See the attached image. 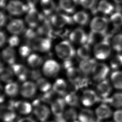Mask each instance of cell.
Instances as JSON below:
<instances>
[{"mask_svg": "<svg viewBox=\"0 0 122 122\" xmlns=\"http://www.w3.org/2000/svg\"><path fill=\"white\" fill-rule=\"evenodd\" d=\"M67 76L69 81L76 89L84 87L87 85L88 79L79 68L72 67L66 71Z\"/></svg>", "mask_w": 122, "mask_h": 122, "instance_id": "6da1fadb", "label": "cell"}, {"mask_svg": "<svg viewBox=\"0 0 122 122\" xmlns=\"http://www.w3.org/2000/svg\"><path fill=\"white\" fill-rule=\"evenodd\" d=\"M57 56L63 61L71 60L75 55V51L71 43L67 40L59 43L55 47Z\"/></svg>", "mask_w": 122, "mask_h": 122, "instance_id": "7a4b0ae2", "label": "cell"}, {"mask_svg": "<svg viewBox=\"0 0 122 122\" xmlns=\"http://www.w3.org/2000/svg\"><path fill=\"white\" fill-rule=\"evenodd\" d=\"M45 18L35 8H30L27 12L25 19L26 23L31 28L38 27Z\"/></svg>", "mask_w": 122, "mask_h": 122, "instance_id": "3957f363", "label": "cell"}, {"mask_svg": "<svg viewBox=\"0 0 122 122\" xmlns=\"http://www.w3.org/2000/svg\"><path fill=\"white\" fill-rule=\"evenodd\" d=\"M111 48L109 41L103 40L96 43L93 49L95 58L99 60H105L110 55Z\"/></svg>", "mask_w": 122, "mask_h": 122, "instance_id": "277c9868", "label": "cell"}, {"mask_svg": "<svg viewBox=\"0 0 122 122\" xmlns=\"http://www.w3.org/2000/svg\"><path fill=\"white\" fill-rule=\"evenodd\" d=\"M108 25V20L105 17H95L91 21L90 27L91 31L104 35L106 33Z\"/></svg>", "mask_w": 122, "mask_h": 122, "instance_id": "5b68a950", "label": "cell"}, {"mask_svg": "<svg viewBox=\"0 0 122 122\" xmlns=\"http://www.w3.org/2000/svg\"><path fill=\"white\" fill-rule=\"evenodd\" d=\"M30 46L34 51L46 52L49 51L51 48V39L45 37H37L32 41Z\"/></svg>", "mask_w": 122, "mask_h": 122, "instance_id": "8992f818", "label": "cell"}, {"mask_svg": "<svg viewBox=\"0 0 122 122\" xmlns=\"http://www.w3.org/2000/svg\"><path fill=\"white\" fill-rule=\"evenodd\" d=\"M8 12L12 15L19 16L27 12L29 8L25 4L18 0H11L9 1L6 6Z\"/></svg>", "mask_w": 122, "mask_h": 122, "instance_id": "52a82bcc", "label": "cell"}, {"mask_svg": "<svg viewBox=\"0 0 122 122\" xmlns=\"http://www.w3.org/2000/svg\"><path fill=\"white\" fill-rule=\"evenodd\" d=\"M50 20L52 25L57 28H61L66 25L71 24L73 21L72 18L69 15L59 13L51 15Z\"/></svg>", "mask_w": 122, "mask_h": 122, "instance_id": "ba28073f", "label": "cell"}, {"mask_svg": "<svg viewBox=\"0 0 122 122\" xmlns=\"http://www.w3.org/2000/svg\"><path fill=\"white\" fill-rule=\"evenodd\" d=\"M60 70V64L53 60H48L43 64L42 72L49 77H54L57 75Z\"/></svg>", "mask_w": 122, "mask_h": 122, "instance_id": "9c48e42d", "label": "cell"}, {"mask_svg": "<svg viewBox=\"0 0 122 122\" xmlns=\"http://www.w3.org/2000/svg\"><path fill=\"white\" fill-rule=\"evenodd\" d=\"M100 101H101V99L98 94L91 89L84 90L81 98V103L86 107L91 106Z\"/></svg>", "mask_w": 122, "mask_h": 122, "instance_id": "30bf717a", "label": "cell"}, {"mask_svg": "<svg viewBox=\"0 0 122 122\" xmlns=\"http://www.w3.org/2000/svg\"><path fill=\"white\" fill-rule=\"evenodd\" d=\"M69 37L71 42L78 44L83 45L87 43L88 41V35L80 28L73 30L70 33Z\"/></svg>", "mask_w": 122, "mask_h": 122, "instance_id": "8fae6325", "label": "cell"}, {"mask_svg": "<svg viewBox=\"0 0 122 122\" xmlns=\"http://www.w3.org/2000/svg\"><path fill=\"white\" fill-rule=\"evenodd\" d=\"M109 72V68L105 64L97 63L92 73L93 79L95 81L98 82L104 80L107 77Z\"/></svg>", "mask_w": 122, "mask_h": 122, "instance_id": "7c38bea8", "label": "cell"}, {"mask_svg": "<svg viewBox=\"0 0 122 122\" xmlns=\"http://www.w3.org/2000/svg\"><path fill=\"white\" fill-rule=\"evenodd\" d=\"M15 109L13 106L8 103L1 105L0 107V118L4 122H13L16 119Z\"/></svg>", "mask_w": 122, "mask_h": 122, "instance_id": "4fadbf2b", "label": "cell"}, {"mask_svg": "<svg viewBox=\"0 0 122 122\" xmlns=\"http://www.w3.org/2000/svg\"><path fill=\"white\" fill-rule=\"evenodd\" d=\"M7 29L13 35H19L22 33L25 29L23 21L19 19H15L10 20L7 26Z\"/></svg>", "mask_w": 122, "mask_h": 122, "instance_id": "5bb4252c", "label": "cell"}, {"mask_svg": "<svg viewBox=\"0 0 122 122\" xmlns=\"http://www.w3.org/2000/svg\"><path fill=\"white\" fill-rule=\"evenodd\" d=\"M37 89L36 83L31 81H25L20 87V94L24 98H30L34 96Z\"/></svg>", "mask_w": 122, "mask_h": 122, "instance_id": "9a60e30c", "label": "cell"}, {"mask_svg": "<svg viewBox=\"0 0 122 122\" xmlns=\"http://www.w3.org/2000/svg\"><path fill=\"white\" fill-rule=\"evenodd\" d=\"M96 91L101 101L108 98L112 91V87L109 81L105 79L99 82L96 87Z\"/></svg>", "mask_w": 122, "mask_h": 122, "instance_id": "2e32d148", "label": "cell"}, {"mask_svg": "<svg viewBox=\"0 0 122 122\" xmlns=\"http://www.w3.org/2000/svg\"><path fill=\"white\" fill-rule=\"evenodd\" d=\"M11 68L14 74L20 81H25L29 77L30 71L26 66L21 64L15 63L11 66Z\"/></svg>", "mask_w": 122, "mask_h": 122, "instance_id": "e0dca14e", "label": "cell"}, {"mask_svg": "<svg viewBox=\"0 0 122 122\" xmlns=\"http://www.w3.org/2000/svg\"><path fill=\"white\" fill-rule=\"evenodd\" d=\"M50 20L44 19L37 27V32L38 35L51 39L53 36V30Z\"/></svg>", "mask_w": 122, "mask_h": 122, "instance_id": "ac0fdd59", "label": "cell"}, {"mask_svg": "<svg viewBox=\"0 0 122 122\" xmlns=\"http://www.w3.org/2000/svg\"><path fill=\"white\" fill-rule=\"evenodd\" d=\"M66 102L64 98L56 99L51 104V110L55 117H60L63 115Z\"/></svg>", "mask_w": 122, "mask_h": 122, "instance_id": "d6986e66", "label": "cell"}, {"mask_svg": "<svg viewBox=\"0 0 122 122\" xmlns=\"http://www.w3.org/2000/svg\"><path fill=\"white\" fill-rule=\"evenodd\" d=\"M33 113L40 121L45 122L50 116V111L46 105L40 104L34 107Z\"/></svg>", "mask_w": 122, "mask_h": 122, "instance_id": "ffe728a7", "label": "cell"}, {"mask_svg": "<svg viewBox=\"0 0 122 122\" xmlns=\"http://www.w3.org/2000/svg\"><path fill=\"white\" fill-rule=\"evenodd\" d=\"M94 59L89 58L81 60L79 64V69L86 75L92 73V71L97 64Z\"/></svg>", "mask_w": 122, "mask_h": 122, "instance_id": "44dd1931", "label": "cell"}, {"mask_svg": "<svg viewBox=\"0 0 122 122\" xmlns=\"http://www.w3.org/2000/svg\"><path fill=\"white\" fill-rule=\"evenodd\" d=\"M1 57L6 63L10 66L15 64L16 61V53L13 47L8 46L5 48L1 52Z\"/></svg>", "mask_w": 122, "mask_h": 122, "instance_id": "7402d4cb", "label": "cell"}, {"mask_svg": "<svg viewBox=\"0 0 122 122\" xmlns=\"http://www.w3.org/2000/svg\"><path fill=\"white\" fill-rule=\"evenodd\" d=\"M112 114L111 109L106 103H104L101 104L95 110V114L97 118L100 121L110 118Z\"/></svg>", "mask_w": 122, "mask_h": 122, "instance_id": "603a6c76", "label": "cell"}, {"mask_svg": "<svg viewBox=\"0 0 122 122\" xmlns=\"http://www.w3.org/2000/svg\"><path fill=\"white\" fill-rule=\"evenodd\" d=\"M52 88L54 92L60 96H64L67 93V84L62 79H58L56 80Z\"/></svg>", "mask_w": 122, "mask_h": 122, "instance_id": "cb8c5ba5", "label": "cell"}, {"mask_svg": "<svg viewBox=\"0 0 122 122\" xmlns=\"http://www.w3.org/2000/svg\"><path fill=\"white\" fill-rule=\"evenodd\" d=\"M13 106L15 110L22 114H28L31 112L32 105L26 101H18L14 102Z\"/></svg>", "mask_w": 122, "mask_h": 122, "instance_id": "d4e9b609", "label": "cell"}, {"mask_svg": "<svg viewBox=\"0 0 122 122\" xmlns=\"http://www.w3.org/2000/svg\"><path fill=\"white\" fill-rule=\"evenodd\" d=\"M78 1V0H60L59 6L66 13H72L76 9Z\"/></svg>", "mask_w": 122, "mask_h": 122, "instance_id": "484cf974", "label": "cell"}, {"mask_svg": "<svg viewBox=\"0 0 122 122\" xmlns=\"http://www.w3.org/2000/svg\"><path fill=\"white\" fill-rule=\"evenodd\" d=\"M79 122H95L94 114L92 111L89 109H82L78 114Z\"/></svg>", "mask_w": 122, "mask_h": 122, "instance_id": "4316f807", "label": "cell"}, {"mask_svg": "<svg viewBox=\"0 0 122 122\" xmlns=\"http://www.w3.org/2000/svg\"><path fill=\"white\" fill-rule=\"evenodd\" d=\"M40 4L45 15L52 14L56 9V5L53 0H41Z\"/></svg>", "mask_w": 122, "mask_h": 122, "instance_id": "83f0119b", "label": "cell"}, {"mask_svg": "<svg viewBox=\"0 0 122 122\" xmlns=\"http://www.w3.org/2000/svg\"><path fill=\"white\" fill-rule=\"evenodd\" d=\"M14 72L10 68H4L1 65L0 78L1 80L6 83L12 82L14 78Z\"/></svg>", "mask_w": 122, "mask_h": 122, "instance_id": "f1b7e54d", "label": "cell"}, {"mask_svg": "<svg viewBox=\"0 0 122 122\" xmlns=\"http://www.w3.org/2000/svg\"><path fill=\"white\" fill-rule=\"evenodd\" d=\"M77 55L81 60L90 58L91 49L90 44L88 43L81 45L77 50Z\"/></svg>", "mask_w": 122, "mask_h": 122, "instance_id": "f546056e", "label": "cell"}, {"mask_svg": "<svg viewBox=\"0 0 122 122\" xmlns=\"http://www.w3.org/2000/svg\"><path fill=\"white\" fill-rule=\"evenodd\" d=\"M64 99L66 103L71 106L73 107L79 106V99L75 92L71 91L67 93L64 96Z\"/></svg>", "mask_w": 122, "mask_h": 122, "instance_id": "4dcf8cb0", "label": "cell"}, {"mask_svg": "<svg viewBox=\"0 0 122 122\" xmlns=\"http://www.w3.org/2000/svg\"><path fill=\"white\" fill-rule=\"evenodd\" d=\"M73 21L81 25H86L89 20L88 14L84 11H80L75 13L72 16Z\"/></svg>", "mask_w": 122, "mask_h": 122, "instance_id": "1f68e13d", "label": "cell"}, {"mask_svg": "<svg viewBox=\"0 0 122 122\" xmlns=\"http://www.w3.org/2000/svg\"><path fill=\"white\" fill-rule=\"evenodd\" d=\"M114 10V7L106 0H102L98 4L96 10L105 14H111Z\"/></svg>", "mask_w": 122, "mask_h": 122, "instance_id": "d6a6232c", "label": "cell"}, {"mask_svg": "<svg viewBox=\"0 0 122 122\" xmlns=\"http://www.w3.org/2000/svg\"><path fill=\"white\" fill-rule=\"evenodd\" d=\"M19 86L16 82H10L7 83L5 87V92L10 97H16L19 92Z\"/></svg>", "mask_w": 122, "mask_h": 122, "instance_id": "836d02e7", "label": "cell"}, {"mask_svg": "<svg viewBox=\"0 0 122 122\" xmlns=\"http://www.w3.org/2000/svg\"><path fill=\"white\" fill-rule=\"evenodd\" d=\"M43 62L42 57L36 54H31L27 58L28 65L32 68H37L40 66Z\"/></svg>", "mask_w": 122, "mask_h": 122, "instance_id": "e575fe53", "label": "cell"}, {"mask_svg": "<svg viewBox=\"0 0 122 122\" xmlns=\"http://www.w3.org/2000/svg\"><path fill=\"white\" fill-rule=\"evenodd\" d=\"M111 80L114 87L122 90V72L120 71H113L111 75Z\"/></svg>", "mask_w": 122, "mask_h": 122, "instance_id": "d590c367", "label": "cell"}, {"mask_svg": "<svg viewBox=\"0 0 122 122\" xmlns=\"http://www.w3.org/2000/svg\"><path fill=\"white\" fill-rule=\"evenodd\" d=\"M37 88L43 92H46L51 90V85L50 82L44 78L41 77L36 81Z\"/></svg>", "mask_w": 122, "mask_h": 122, "instance_id": "8d00e7d4", "label": "cell"}, {"mask_svg": "<svg viewBox=\"0 0 122 122\" xmlns=\"http://www.w3.org/2000/svg\"><path fill=\"white\" fill-rule=\"evenodd\" d=\"M107 103L116 108L122 107V93L118 92L113 94L111 98H108Z\"/></svg>", "mask_w": 122, "mask_h": 122, "instance_id": "74e56055", "label": "cell"}, {"mask_svg": "<svg viewBox=\"0 0 122 122\" xmlns=\"http://www.w3.org/2000/svg\"><path fill=\"white\" fill-rule=\"evenodd\" d=\"M38 33L37 31H35L33 28H29L26 30L24 32V38L26 42H27V44L30 45L32 41L37 37Z\"/></svg>", "mask_w": 122, "mask_h": 122, "instance_id": "f35d334b", "label": "cell"}, {"mask_svg": "<svg viewBox=\"0 0 122 122\" xmlns=\"http://www.w3.org/2000/svg\"><path fill=\"white\" fill-rule=\"evenodd\" d=\"M110 21L116 28H119L122 26V14L117 11L112 15Z\"/></svg>", "mask_w": 122, "mask_h": 122, "instance_id": "ab89813d", "label": "cell"}, {"mask_svg": "<svg viewBox=\"0 0 122 122\" xmlns=\"http://www.w3.org/2000/svg\"><path fill=\"white\" fill-rule=\"evenodd\" d=\"M55 94L56 93L53 90H50L49 92H44L40 97V99L42 102L51 104L56 99L54 98Z\"/></svg>", "mask_w": 122, "mask_h": 122, "instance_id": "60d3db41", "label": "cell"}, {"mask_svg": "<svg viewBox=\"0 0 122 122\" xmlns=\"http://www.w3.org/2000/svg\"><path fill=\"white\" fill-rule=\"evenodd\" d=\"M63 116L66 121H75L78 115L76 110L74 108H70L66 110L63 114Z\"/></svg>", "mask_w": 122, "mask_h": 122, "instance_id": "b9f144b4", "label": "cell"}, {"mask_svg": "<svg viewBox=\"0 0 122 122\" xmlns=\"http://www.w3.org/2000/svg\"><path fill=\"white\" fill-rule=\"evenodd\" d=\"M113 48L117 51H122V34L116 35L112 40Z\"/></svg>", "mask_w": 122, "mask_h": 122, "instance_id": "7bdbcfd3", "label": "cell"}, {"mask_svg": "<svg viewBox=\"0 0 122 122\" xmlns=\"http://www.w3.org/2000/svg\"><path fill=\"white\" fill-rule=\"evenodd\" d=\"M32 50V49L30 45H24L20 48L19 52L21 57L25 58L29 56L31 54L30 53Z\"/></svg>", "mask_w": 122, "mask_h": 122, "instance_id": "ee69618b", "label": "cell"}, {"mask_svg": "<svg viewBox=\"0 0 122 122\" xmlns=\"http://www.w3.org/2000/svg\"><path fill=\"white\" fill-rule=\"evenodd\" d=\"M111 66L113 69H116L122 66V55H115L111 61Z\"/></svg>", "mask_w": 122, "mask_h": 122, "instance_id": "f6af8a7d", "label": "cell"}, {"mask_svg": "<svg viewBox=\"0 0 122 122\" xmlns=\"http://www.w3.org/2000/svg\"><path fill=\"white\" fill-rule=\"evenodd\" d=\"M82 7L87 9H92L95 4L96 0H79Z\"/></svg>", "mask_w": 122, "mask_h": 122, "instance_id": "bcb514c9", "label": "cell"}, {"mask_svg": "<svg viewBox=\"0 0 122 122\" xmlns=\"http://www.w3.org/2000/svg\"><path fill=\"white\" fill-rule=\"evenodd\" d=\"M29 77L33 80H38L41 77V73L39 70L37 68H34L31 71H30Z\"/></svg>", "mask_w": 122, "mask_h": 122, "instance_id": "7dc6e473", "label": "cell"}, {"mask_svg": "<svg viewBox=\"0 0 122 122\" xmlns=\"http://www.w3.org/2000/svg\"><path fill=\"white\" fill-rule=\"evenodd\" d=\"M8 42L9 46L12 47L17 46L20 42L19 38L16 35H13L8 40Z\"/></svg>", "mask_w": 122, "mask_h": 122, "instance_id": "c3c4849f", "label": "cell"}, {"mask_svg": "<svg viewBox=\"0 0 122 122\" xmlns=\"http://www.w3.org/2000/svg\"><path fill=\"white\" fill-rule=\"evenodd\" d=\"M113 119L115 122H122V110H118L113 113Z\"/></svg>", "mask_w": 122, "mask_h": 122, "instance_id": "681fc988", "label": "cell"}, {"mask_svg": "<svg viewBox=\"0 0 122 122\" xmlns=\"http://www.w3.org/2000/svg\"><path fill=\"white\" fill-rule=\"evenodd\" d=\"M0 46L2 47L5 44L6 41V36L4 33V32L1 31H0Z\"/></svg>", "mask_w": 122, "mask_h": 122, "instance_id": "f907efd6", "label": "cell"}, {"mask_svg": "<svg viewBox=\"0 0 122 122\" xmlns=\"http://www.w3.org/2000/svg\"><path fill=\"white\" fill-rule=\"evenodd\" d=\"M71 60H68L64 61L63 67L66 70H68V69L73 67V63H72Z\"/></svg>", "mask_w": 122, "mask_h": 122, "instance_id": "816d5d0a", "label": "cell"}, {"mask_svg": "<svg viewBox=\"0 0 122 122\" xmlns=\"http://www.w3.org/2000/svg\"><path fill=\"white\" fill-rule=\"evenodd\" d=\"M17 122H36L33 118L30 117H24L21 119H19L17 120Z\"/></svg>", "mask_w": 122, "mask_h": 122, "instance_id": "f5cc1de1", "label": "cell"}, {"mask_svg": "<svg viewBox=\"0 0 122 122\" xmlns=\"http://www.w3.org/2000/svg\"><path fill=\"white\" fill-rule=\"evenodd\" d=\"M7 21V17L2 12H0V26L2 27L4 25Z\"/></svg>", "mask_w": 122, "mask_h": 122, "instance_id": "db71d44e", "label": "cell"}, {"mask_svg": "<svg viewBox=\"0 0 122 122\" xmlns=\"http://www.w3.org/2000/svg\"><path fill=\"white\" fill-rule=\"evenodd\" d=\"M37 1V0H27V4L29 9L35 8V5Z\"/></svg>", "mask_w": 122, "mask_h": 122, "instance_id": "11a10c76", "label": "cell"}, {"mask_svg": "<svg viewBox=\"0 0 122 122\" xmlns=\"http://www.w3.org/2000/svg\"><path fill=\"white\" fill-rule=\"evenodd\" d=\"M6 4V0H0V7L1 8H3L5 6Z\"/></svg>", "mask_w": 122, "mask_h": 122, "instance_id": "9f6ffc18", "label": "cell"}, {"mask_svg": "<svg viewBox=\"0 0 122 122\" xmlns=\"http://www.w3.org/2000/svg\"><path fill=\"white\" fill-rule=\"evenodd\" d=\"M115 2L117 3H122V0H113Z\"/></svg>", "mask_w": 122, "mask_h": 122, "instance_id": "6f0895ef", "label": "cell"}, {"mask_svg": "<svg viewBox=\"0 0 122 122\" xmlns=\"http://www.w3.org/2000/svg\"><path fill=\"white\" fill-rule=\"evenodd\" d=\"M78 122V121H70V122Z\"/></svg>", "mask_w": 122, "mask_h": 122, "instance_id": "680465c9", "label": "cell"}, {"mask_svg": "<svg viewBox=\"0 0 122 122\" xmlns=\"http://www.w3.org/2000/svg\"><path fill=\"white\" fill-rule=\"evenodd\" d=\"M53 122V121H50V122Z\"/></svg>", "mask_w": 122, "mask_h": 122, "instance_id": "91938a15", "label": "cell"}, {"mask_svg": "<svg viewBox=\"0 0 122 122\" xmlns=\"http://www.w3.org/2000/svg\"></svg>", "mask_w": 122, "mask_h": 122, "instance_id": "94428289", "label": "cell"}]
</instances>
